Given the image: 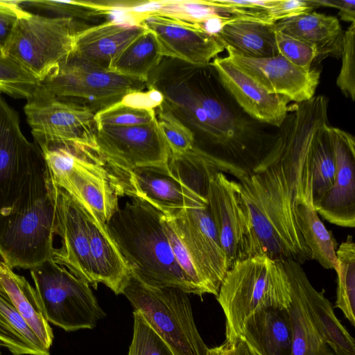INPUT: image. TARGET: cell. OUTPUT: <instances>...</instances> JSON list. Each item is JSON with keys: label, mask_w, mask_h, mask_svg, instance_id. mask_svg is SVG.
Segmentation results:
<instances>
[{"label": "cell", "mask_w": 355, "mask_h": 355, "mask_svg": "<svg viewBox=\"0 0 355 355\" xmlns=\"http://www.w3.org/2000/svg\"><path fill=\"white\" fill-rule=\"evenodd\" d=\"M216 299L225 317V340H236L245 320L256 310L289 306L291 285L282 261L261 254L234 262Z\"/></svg>", "instance_id": "cell-5"}, {"label": "cell", "mask_w": 355, "mask_h": 355, "mask_svg": "<svg viewBox=\"0 0 355 355\" xmlns=\"http://www.w3.org/2000/svg\"><path fill=\"white\" fill-rule=\"evenodd\" d=\"M273 27L313 46L317 60L341 55L344 32L336 17L312 11L279 21Z\"/></svg>", "instance_id": "cell-26"}, {"label": "cell", "mask_w": 355, "mask_h": 355, "mask_svg": "<svg viewBox=\"0 0 355 355\" xmlns=\"http://www.w3.org/2000/svg\"><path fill=\"white\" fill-rule=\"evenodd\" d=\"M156 119L171 154L180 155L194 146L193 132L171 112L161 105L155 110Z\"/></svg>", "instance_id": "cell-38"}, {"label": "cell", "mask_w": 355, "mask_h": 355, "mask_svg": "<svg viewBox=\"0 0 355 355\" xmlns=\"http://www.w3.org/2000/svg\"><path fill=\"white\" fill-rule=\"evenodd\" d=\"M138 24L155 34L162 57L204 65L225 50L216 35L202 26L158 15L144 16Z\"/></svg>", "instance_id": "cell-18"}, {"label": "cell", "mask_w": 355, "mask_h": 355, "mask_svg": "<svg viewBox=\"0 0 355 355\" xmlns=\"http://www.w3.org/2000/svg\"><path fill=\"white\" fill-rule=\"evenodd\" d=\"M0 355H2V354H1V351H0Z\"/></svg>", "instance_id": "cell-50"}, {"label": "cell", "mask_w": 355, "mask_h": 355, "mask_svg": "<svg viewBox=\"0 0 355 355\" xmlns=\"http://www.w3.org/2000/svg\"><path fill=\"white\" fill-rule=\"evenodd\" d=\"M225 89L252 119L279 128L289 110L287 98L270 94L227 57L211 62Z\"/></svg>", "instance_id": "cell-21"}, {"label": "cell", "mask_w": 355, "mask_h": 355, "mask_svg": "<svg viewBox=\"0 0 355 355\" xmlns=\"http://www.w3.org/2000/svg\"><path fill=\"white\" fill-rule=\"evenodd\" d=\"M354 42L355 22H353L344 32L342 64L336 79V85L342 93L352 101L355 99Z\"/></svg>", "instance_id": "cell-42"}, {"label": "cell", "mask_w": 355, "mask_h": 355, "mask_svg": "<svg viewBox=\"0 0 355 355\" xmlns=\"http://www.w3.org/2000/svg\"><path fill=\"white\" fill-rule=\"evenodd\" d=\"M89 26L71 18L44 17L26 10L16 25L6 55L40 82L70 57L78 33Z\"/></svg>", "instance_id": "cell-8"}, {"label": "cell", "mask_w": 355, "mask_h": 355, "mask_svg": "<svg viewBox=\"0 0 355 355\" xmlns=\"http://www.w3.org/2000/svg\"><path fill=\"white\" fill-rule=\"evenodd\" d=\"M291 285L287 310L292 329V355H336L322 338L308 311L297 275L299 263L282 260Z\"/></svg>", "instance_id": "cell-27"}, {"label": "cell", "mask_w": 355, "mask_h": 355, "mask_svg": "<svg viewBox=\"0 0 355 355\" xmlns=\"http://www.w3.org/2000/svg\"><path fill=\"white\" fill-rule=\"evenodd\" d=\"M147 89L146 82L98 67L72 54L41 80L38 87L85 105L95 113L120 102L129 93Z\"/></svg>", "instance_id": "cell-11"}, {"label": "cell", "mask_w": 355, "mask_h": 355, "mask_svg": "<svg viewBox=\"0 0 355 355\" xmlns=\"http://www.w3.org/2000/svg\"><path fill=\"white\" fill-rule=\"evenodd\" d=\"M335 159V176L330 190L315 207L329 223L345 227L355 226V139L350 133L329 127Z\"/></svg>", "instance_id": "cell-20"}, {"label": "cell", "mask_w": 355, "mask_h": 355, "mask_svg": "<svg viewBox=\"0 0 355 355\" xmlns=\"http://www.w3.org/2000/svg\"><path fill=\"white\" fill-rule=\"evenodd\" d=\"M236 355H252L245 343L239 338L236 342Z\"/></svg>", "instance_id": "cell-49"}, {"label": "cell", "mask_w": 355, "mask_h": 355, "mask_svg": "<svg viewBox=\"0 0 355 355\" xmlns=\"http://www.w3.org/2000/svg\"><path fill=\"white\" fill-rule=\"evenodd\" d=\"M297 227L311 252V259L326 269L337 266L336 241L329 231L313 205L312 200H302L296 207Z\"/></svg>", "instance_id": "cell-31"}, {"label": "cell", "mask_w": 355, "mask_h": 355, "mask_svg": "<svg viewBox=\"0 0 355 355\" xmlns=\"http://www.w3.org/2000/svg\"><path fill=\"white\" fill-rule=\"evenodd\" d=\"M156 119L155 110L139 109L115 103L95 114L96 128L101 125L132 126L150 123Z\"/></svg>", "instance_id": "cell-40"}, {"label": "cell", "mask_w": 355, "mask_h": 355, "mask_svg": "<svg viewBox=\"0 0 355 355\" xmlns=\"http://www.w3.org/2000/svg\"><path fill=\"white\" fill-rule=\"evenodd\" d=\"M162 223L179 266L186 276L200 290L202 295L208 293V291L184 245L167 217L163 214L162 215Z\"/></svg>", "instance_id": "cell-43"}, {"label": "cell", "mask_w": 355, "mask_h": 355, "mask_svg": "<svg viewBox=\"0 0 355 355\" xmlns=\"http://www.w3.org/2000/svg\"><path fill=\"white\" fill-rule=\"evenodd\" d=\"M42 156L22 134L17 112L0 95V210L15 204L32 166Z\"/></svg>", "instance_id": "cell-16"}, {"label": "cell", "mask_w": 355, "mask_h": 355, "mask_svg": "<svg viewBox=\"0 0 355 355\" xmlns=\"http://www.w3.org/2000/svg\"><path fill=\"white\" fill-rule=\"evenodd\" d=\"M329 121L318 129L311 159L312 200L314 208L331 188L335 176V159L329 135Z\"/></svg>", "instance_id": "cell-34"}, {"label": "cell", "mask_w": 355, "mask_h": 355, "mask_svg": "<svg viewBox=\"0 0 355 355\" xmlns=\"http://www.w3.org/2000/svg\"><path fill=\"white\" fill-rule=\"evenodd\" d=\"M163 101L164 96L159 91L148 87L146 90L128 94L120 102L139 109L155 110L162 104Z\"/></svg>", "instance_id": "cell-46"}, {"label": "cell", "mask_w": 355, "mask_h": 355, "mask_svg": "<svg viewBox=\"0 0 355 355\" xmlns=\"http://www.w3.org/2000/svg\"><path fill=\"white\" fill-rule=\"evenodd\" d=\"M40 86V80L9 55H0V90L15 98L27 100Z\"/></svg>", "instance_id": "cell-37"}, {"label": "cell", "mask_w": 355, "mask_h": 355, "mask_svg": "<svg viewBox=\"0 0 355 355\" xmlns=\"http://www.w3.org/2000/svg\"><path fill=\"white\" fill-rule=\"evenodd\" d=\"M40 150L53 182L106 224L119 207L102 158L91 150L65 147Z\"/></svg>", "instance_id": "cell-7"}, {"label": "cell", "mask_w": 355, "mask_h": 355, "mask_svg": "<svg viewBox=\"0 0 355 355\" xmlns=\"http://www.w3.org/2000/svg\"><path fill=\"white\" fill-rule=\"evenodd\" d=\"M26 10L17 1H0V55H6V50L16 25Z\"/></svg>", "instance_id": "cell-45"}, {"label": "cell", "mask_w": 355, "mask_h": 355, "mask_svg": "<svg viewBox=\"0 0 355 355\" xmlns=\"http://www.w3.org/2000/svg\"><path fill=\"white\" fill-rule=\"evenodd\" d=\"M53 185L55 234L60 237L61 246L54 249L53 261L96 288L98 284L92 270L88 230L83 210L68 193L54 182Z\"/></svg>", "instance_id": "cell-19"}, {"label": "cell", "mask_w": 355, "mask_h": 355, "mask_svg": "<svg viewBox=\"0 0 355 355\" xmlns=\"http://www.w3.org/2000/svg\"><path fill=\"white\" fill-rule=\"evenodd\" d=\"M225 49L226 57L267 92L284 96L294 103L304 102L315 96L320 77V71L316 68L303 69L280 55L254 58L243 56L229 46Z\"/></svg>", "instance_id": "cell-17"}, {"label": "cell", "mask_w": 355, "mask_h": 355, "mask_svg": "<svg viewBox=\"0 0 355 355\" xmlns=\"http://www.w3.org/2000/svg\"><path fill=\"white\" fill-rule=\"evenodd\" d=\"M24 112L40 150L65 147L98 154L96 113L88 107L37 89Z\"/></svg>", "instance_id": "cell-10"}, {"label": "cell", "mask_w": 355, "mask_h": 355, "mask_svg": "<svg viewBox=\"0 0 355 355\" xmlns=\"http://www.w3.org/2000/svg\"><path fill=\"white\" fill-rule=\"evenodd\" d=\"M54 185L44 157L32 166L15 204L0 210V257L12 269L53 260Z\"/></svg>", "instance_id": "cell-4"}, {"label": "cell", "mask_w": 355, "mask_h": 355, "mask_svg": "<svg viewBox=\"0 0 355 355\" xmlns=\"http://www.w3.org/2000/svg\"><path fill=\"white\" fill-rule=\"evenodd\" d=\"M0 293L10 300L42 344L50 349L53 334L44 317L35 288L2 260H0Z\"/></svg>", "instance_id": "cell-28"}, {"label": "cell", "mask_w": 355, "mask_h": 355, "mask_svg": "<svg viewBox=\"0 0 355 355\" xmlns=\"http://www.w3.org/2000/svg\"><path fill=\"white\" fill-rule=\"evenodd\" d=\"M162 58L155 34L146 29L112 61L108 70L147 83Z\"/></svg>", "instance_id": "cell-32"}, {"label": "cell", "mask_w": 355, "mask_h": 355, "mask_svg": "<svg viewBox=\"0 0 355 355\" xmlns=\"http://www.w3.org/2000/svg\"><path fill=\"white\" fill-rule=\"evenodd\" d=\"M315 8L311 0H277L270 8L255 12L252 21L267 24L311 12Z\"/></svg>", "instance_id": "cell-44"}, {"label": "cell", "mask_w": 355, "mask_h": 355, "mask_svg": "<svg viewBox=\"0 0 355 355\" xmlns=\"http://www.w3.org/2000/svg\"><path fill=\"white\" fill-rule=\"evenodd\" d=\"M166 216L184 245L208 293L216 297L229 266L207 200Z\"/></svg>", "instance_id": "cell-14"}, {"label": "cell", "mask_w": 355, "mask_h": 355, "mask_svg": "<svg viewBox=\"0 0 355 355\" xmlns=\"http://www.w3.org/2000/svg\"><path fill=\"white\" fill-rule=\"evenodd\" d=\"M162 215L146 202L132 198L119 207L106 226L132 277L149 286L174 287L202 296L175 260Z\"/></svg>", "instance_id": "cell-3"}, {"label": "cell", "mask_w": 355, "mask_h": 355, "mask_svg": "<svg viewBox=\"0 0 355 355\" xmlns=\"http://www.w3.org/2000/svg\"><path fill=\"white\" fill-rule=\"evenodd\" d=\"M337 289L335 307L355 325V244L348 235L336 250Z\"/></svg>", "instance_id": "cell-35"}, {"label": "cell", "mask_w": 355, "mask_h": 355, "mask_svg": "<svg viewBox=\"0 0 355 355\" xmlns=\"http://www.w3.org/2000/svg\"><path fill=\"white\" fill-rule=\"evenodd\" d=\"M146 30L141 25L113 19L90 26L78 33L72 55L108 69L112 61Z\"/></svg>", "instance_id": "cell-22"}, {"label": "cell", "mask_w": 355, "mask_h": 355, "mask_svg": "<svg viewBox=\"0 0 355 355\" xmlns=\"http://www.w3.org/2000/svg\"><path fill=\"white\" fill-rule=\"evenodd\" d=\"M236 340H225L219 346L209 348L206 355H236Z\"/></svg>", "instance_id": "cell-48"}, {"label": "cell", "mask_w": 355, "mask_h": 355, "mask_svg": "<svg viewBox=\"0 0 355 355\" xmlns=\"http://www.w3.org/2000/svg\"><path fill=\"white\" fill-rule=\"evenodd\" d=\"M147 83L162 94L161 106L193 132L194 146L223 173L236 179L249 173L277 138L279 128L245 113L223 86L211 63L195 65L163 57Z\"/></svg>", "instance_id": "cell-2"}, {"label": "cell", "mask_w": 355, "mask_h": 355, "mask_svg": "<svg viewBox=\"0 0 355 355\" xmlns=\"http://www.w3.org/2000/svg\"><path fill=\"white\" fill-rule=\"evenodd\" d=\"M98 154L108 168L167 166L170 150L157 119L144 125L97 127Z\"/></svg>", "instance_id": "cell-13"}, {"label": "cell", "mask_w": 355, "mask_h": 355, "mask_svg": "<svg viewBox=\"0 0 355 355\" xmlns=\"http://www.w3.org/2000/svg\"><path fill=\"white\" fill-rule=\"evenodd\" d=\"M44 317L67 331L93 329L105 314L89 284L53 260L30 270Z\"/></svg>", "instance_id": "cell-9"}, {"label": "cell", "mask_w": 355, "mask_h": 355, "mask_svg": "<svg viewBox=\"0 0 355 355\" xmlns=\"http://www.w3.org/2000/svg\"><path fill=\"white\" fill-rule=\"evenodd\" d=\"M207 198L229 268L237 261L261 254L237 182L229 180L223 172L214 171L209 177Z\"/></svg>", "instance_id": "cell-12"}, {"label": "cell", "mask_w": 355, "mask_h": 355, "mask_svg": "<svg viewBox=\"0 0 355 355\" xmlns=\"http://www.w3.org/2000/svg\"><path fill=\"white\" fill-rule=\"evenodd\" d=\"M122 10L127 19L137 24L143 17L158 15L203 26L216 34L231 15L211 0L125 1Z\"/></svg>", "instance_id": "cell-23"}, {"label": "cell", "mask_w": 355, "mask_h": 355, "mask_svg": "<svg viewBox=\"0 0 355 355\" xmlns=\"http://www.w3.org/2000/svg\"><path fill=\"white\" fill-rule=\"evenodd\" d=\"M297 269L308 311L322 338L336 355H355L354 338L337 318L324 292L313 286L301 264Z\"/></svg>", "instance_id": "cell-29"}, {"label": "cell", "mask_w": 355, "mask_h": 355, "mask_svg": "<svg viewBox=\"0 0 355 355\" xmlns=\"http://www.w3.org/2000/svg\"><path fill=\"white\" fill-rule=\"evenodd\" d=\"M315 8L331 7L339 9L338 13L340 19L346 22H355L354 0H311Z\"/></svg>", "instance_id": "cell-47"}, {"label": "cell", "mask_w": 355, "mask_h": 355, "mask_svg": "<svg viewBox=\"0 0 355 355\" xmlns=\"http://www.w3.org/2000/svg\"><path fill=\"white\" fill-rule=\"evenodd\" d=\"M275 37L279 55L303 69L313 68L312 64L318 58L317 51L313 46L276 30Z\"/></svg>", "instance_id": "cell-41"}, {"label": "cell", "mask_w": 355, "mask_h": 355, "mask_svg": "<svg viewBox=\"0 0 355 355\" xmlns=\"http://www.w3.org/2000/svg\"><path fill=\"white\" fill-rule=\"evenodd\" d=\"M85 216L92 274L96 283H102L115 294H122L130 272L106 224L80 206Z\"/></svg>", "instance_id": "cell-25"}, {"label": "cell", "mask_w": 355, "mask_h": 355, "mask_svg": "<svg viewBox=\"0 0 355 355\" xmlns=\"http://www.w3.org/2000/svg\"><path fill=\"white\" fill-rule=\"evenodd\" d=\"M107 169L119 197L128 196L144 200L167 216L207 200L181 182L168 164L129 171Z\"/></svg>", "instance_id": "cell-15"}, {"label": "cell", "mask_w": 355, "mask_h": 355, "mask_svg": "<svg viewBox=\"0 0 355 355\" xmlns=\"http://www.w3.org/2000/svg\"><path fill=\"white\" fill-rule=\"evenodd\" d=\"M122 294L175 355L207 354L209 348L196 325L187 293L174 287L149 286L130 275Z\"/></svg>", "instance_id": "cell-6"}, {"label": "cell", "mask_w": 355, "mask_h": 355, "mask_svg": "<svg viewBox=\"0 0 355 355\" xmlns=\"http://www.w3.org/2000/svg\"><path fill=\"white\" fill-rule=\"evenodd\" d=\"M0 345L12 355H50L10 300L0 293Z\"/></svg>", "instance_id": "cell-33"}, {"label": "cell", "mask_w": 355, "mask_h": 355, "mask_svg": "<svg viewBox=\"0 0 355 355\" xmlns=\"http://www.w3.org/2000/svg\"><path fill=\"white\" fill-rule=\"evenodd\" d=\"M327 121L324 96L291 105L272 148L256 168L237 179L261 252L272 259L300 264L311 259L297 227L296 207L302 200H312L315 138Z\"/></svg>", "instance_id": "cell-1"}, {"label": "cell", "mask_w": 355, "mask_h": 355, "mask_svg": "<svg viewBox=\"0 0 355 355\" xmlns=\"http://www.w3.org/2000/svg\"><path fill=\"white\" fill-rule=\"evenodd\" d=\"M133 316V336L128 355H175L139 311L135 310Z\"/></svg>", "instance_id": "cell-39"}, {"label": "cell", "mask_w": 355, "mask_h": 355, "mask_svg": "<svg viewBox=\"0 0 355 355\" xmlns=\"http://www.w3.org/2000/svg\"><path fill=\"white\" fill-rule=\"evenodd\" d=\"M252 355H292V329L287 309L260 308L248 317L240 337Z\"/></svg>", "instance_id": "cell-24"}, {"label": "cell", "mask_w": 355, "mask_h": 355, "mask_svg": "<svg viewBox=\"0 0 355 355\" xmlns=\"http://www.w3.org/2000/svg\"><path fill=\"white\" fill-rule=\"evenodd\" d=\"M17 2L25 10H37L49 17L71 18L83 24L97 21L108 17L98 1L33 0Z\"/></svg>", "instance_id": "cell-36"}, {"label": "cell", "mask_w": 355, "mask_h": 355, "mask_svg": "<svg viewBox=\"0 0 355 355\" xmlns=\"http://www.w3.org/2000/svg\"><path fill=\"white\" fill-rule=\"evenodd\" d=\"M273 25L232 17L215 34L224 47L239 54L261 58L279 55Z\"/></svg>", "instance_id": "cell-30"}, {"label": "cell", "mask_w": 355, "mask_h": 355, "mask_svg": "<svg viewBox=\"0 0 355 355\" xmlns=\"http://www.w3.org/2000/svg\"><path fill=\"white\" fill-rule=\"evenodd\" d=\"M1 91L0 90V95H1Z\"/></svg>", "instance_id": "cell-51"}]
</instances>
